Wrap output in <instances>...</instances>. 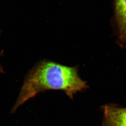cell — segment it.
<instances>
[{"label": "cell", "instance_id": "3", "mask_svg": "<svg viewBox=\"0 0 126 126\" xmlns=\"http://www.w3.org/2000/svg\"><path fill=\"white\" fill-rule=\"evenodd\" d=\"M115 19L118 43L126 47V0H115Z\"/></svg>", "mask_w": 126, "mask_h": 126}, {"label": "cell", "instance_id": "2", "mask_svg": "<svg viewBox=\"0 0 126 126\" xmlns=\"http://www.w3.org/2000/svg\"><path fill=\"white\" fill-rule=\"evenodd\" d=\"M104 125L105 126H126V108L112 104L102 107Z\"/></svg>", "mask_w": 126, "mask_h": 126}, {"label": "cell", "instance_id": "1", "mask_svg": "<svg viewBox=\"0 0 126 126\" xmlns=\"http://www.w3.org/2000/svg\"><path fill=\"white\" fill-rule=\"evenodd\" d=\"M88 87L79 76L76 67L43 61L32 68L26 77L12 112L38 94L47 90H61L73 99L77 93Z\"/></svg>", "mask_w": 126, "mask_h": 126}]
</instances>
